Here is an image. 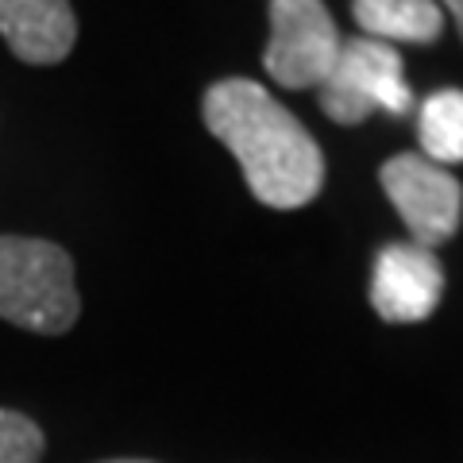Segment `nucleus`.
<instances>
[{"label": "nucleus", "instance_id": "obj_1", "mask_svg": "<svg viewBox=\"0 0 463 463\" xmlns=\"http://www.w3.org/2000/svg\"><path fill=\"white\" fill-rule=\"evenodd\" d=\"M209 132L236 155L243 182L270 209H301L325 185L317 139L251 78H224L201 100Z\"/></svg>", "mask_w": 463, "mask_h": 463}, {"label": "nucleus", "instance_id": "obj_2", "mask_svg": "<svg viewBox=\"0 0 463 463\" xmlns=\"http://www.w3.org/2000/svg\"><path fill=\"white\" fill-rule=\"evenodd\" d=\"M81 313L74 259L35 236H0V321L62 336Z\"/></svg>", "mask_w": 463, "mask_h": 463}, {"label": "nucleus", "instance_id": "obj_3", "mask_svg": "<svg viewBox=\"0 0 463 463\" xmlns=\"http://www.w3.org/2000/svg\"><path fill=\"white\" fill-rule=\"evenodd\" d=\"M317 90H321L325 116L336 124H364L379 109L405 116L413 105L398 47L367 35L344 39L336 66H332V74Z\"/></svg>", "mask_w": 463, "mask_h": 463}, {"label": "nucleus", "instance_id": "obj_4", "mask_svg": "<svg viewBox=\"0 0 463 463\" xmlns=\"http://www.w3.org/2000/svg\"><path fill=\"white\" fill-rule=\"evenodd\" d=\"M344 39L325 0H270V43L263 51L267 74L286 90L321 85L340 58Z\"/></svg>", "mask_w": 463, "mask_h": 463}, {"label": "nucleus", "instance_id": "obj_5", "mask_svg": "<svg viewBox=\"0 0 463 463\" xmlns=\"http://www.w3.org/2000/svg\"><path fill=\"white\" fill-rule=\"evenodd\" d=\"M379 178L410 228V243L432 251L456 236L463 216V185L456 182V174L429 163L425 155H394L379 170Z\"/></svg>", "mask_w": 463, "mask_h": 463}, {"label": "nucleus", "instance_id": "obj_6", "mask_svg": "<svg viewBox=\"0 0 463 463\" xmlns=\"http://www.w3.org/2000/svg\"><path fill=\"white\" fill-rule=\"evenodd\" d=\"M444 294V267L429 248L386 243L371 270V309L386 325L429 321Z\"/></svg>", "mask_w": 463, "mask_h": 463}, {"label": "nucleus", "instance_id": "obj_7", "mask_svg": "<svg viewBox=\"0 0 463 463\" xmlns=\"http://www.w3.org/2000/svg\"><path fill=\"white\" fill-rule=\"evenodd\" d=\"M0 35L20 62L54 66L74 51L78 20L70 0H0Z\"/></svg>", "mask_w": 463, "mask_h": 463}, {"label": "nucleus", "instance_id": "obj_8", "mask_svg": "<svg viewBox=\"0 0 463 463\" xmlns=\"http://www.w3.org/2000/svg\"><path fill=\"white\" fill-rule=\"evenodd\" d=\"M355 24L367 39L379 43H410V47H429L444 32L440 0H352Z\"/></svg>", "mask_w": 463, "mask_h": 463}, {"label": "nucleus", "instance_id": "obj_9", "mask_svg": "<svg viewBox=\"0 0 463 463\" xmlns=\"http://www.w3.org/2000/svg\"><path fill=\"white\" fill-rule=\"evenodd\" d=\"M421 151L429 163L456 166L463 163V90H440L421 105L417 120Z\"/></svg>", "mask_w": 463, "mask_h": 463}, {"label": "nucleus", "instance_id": "obj_10", "mask_svg": "<svg viewBox=\"0 0 463 463\" xmlns=\"http://www.w3.org/2000/svg\"><path fill=\"white\" fill-rule=\"evenodd\" d=\"M43 429L27 413L0 410V463H39L43 459Z\"/></svg>", "mask_w": 463, "mask_h": 463}, {"label": "nucleus", "instance_id": "obj_11", "mask_svg": "<svg viewBox=\"0 0 463 463\" xmlns=\"http://www.w3.org/2000/svg\"><path fill=\"white\" fill-rule=\"evenodd\" d=\"M440 5L452 12V20H456V27H459V35H463V0H440Z\"/></svg>", "mask_w": 463, "mask_h": 463}, {"label": "nucleus", "instance_id": "obj_12", "mask_svg": "<svg viewBox=\"0 0 463 463\" xmlns=\"http://www.w3.org/2000/svg\"><path fill=\"white\" fill-rule=\"evenodd\" d=\"M105 463H155V459H105Z\"/></svg>", "mask_w": 463, "mask_h": 463}]
</instances>
